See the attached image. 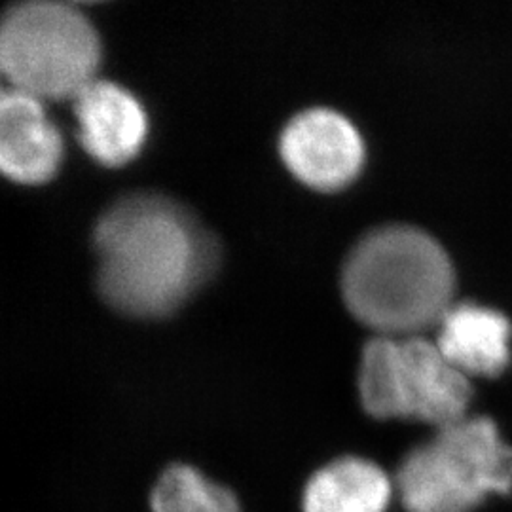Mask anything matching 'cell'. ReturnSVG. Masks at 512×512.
Instances as JSON below:
<instances>
[{
  "label": "cell",
  "mask_w": 512,
  "mask_h": 512,
  "mask_svg": "<svg viewBox=\"0 0 512 512\" xmlns=\"http://www.w3.org/2000/svg\"><path fill=\"white\" fill-rule=\"evenodd\" d=\"M97 283L112 308L133 317L177 310L211 274L215 245L183 205L135 194L110 205L95 228Z\"/></svg>",
  "instance_id": "cell-1"
},
{
  "label": "cell",
  "mask_w": 512,
  "mask_h": 512,
  "mask_svg": "<svg viewBox=\"0 0 512 512\" xmlns=\"http://www.w3.org/2000/svg\"><path fill=\"white\" fill-rule=\"evenodd\" d=\"M456 270L437 238L391 222L368 230L342 266L349 310L380 334H418L454 302Z\"/></svg>",
  "instance_id": "cell-2"
},
{
  "label": "cell",
  "mask_w": 512,
  "mask_h": 512,
  "mask_svg": "<svg viewBox=\"0 0 512 512\" xmlns=\"http://www.w3.org/2000/svg\"><path fill=\"white\" fill-rule=\"evenodd\" d=\"M397 490L406 512H475L512 492V448L488 416H465L403 459Z\"/></svg>",
  "instance_id": "cell-3"
},
{
  "label": "cell",
  "mask_w": 512,
  "mask_h": 512,
  "mask_svg": "<svg viewBox=\"0 0 512 512\" xmlns=\"http://www.w3.org/2000/svg\"><path fill=\"white\" fill-rule=\"evenodd\" d=\"M101 42L71 4L25 2L0 18V74L40 101H74L97 80Z\"/></svg>",
  "instance_id": "cell-4"
},
{
  "label": "cell",
  "mask_w": 512,
  "mask_h": 512,
  "mask_svg": "<svg viewBox=\"0 0 512 512\" xmlns=\"http://www.w3.org/2000/svg\"><path fill=\"white\" fill-rule=\"evenodd\" d=\"M473 387L435 340L421 334H378L366 340L359 397L370 416L414 418L437 427L467 416Z\"/></svg>",
  "instance_id": "cell-5"
},
{
  "label": "cell",
  "mask_w": 512,
  "mask_h": 512,
  "mask_svg": "<svg viewBox=\"0 0 512 512\" xmlns=\"http://www.w3.org/2000/svg\"><path fill=\"white\" fill-rule=\"evenodd\" d=\"M279 150L300 181L325 190L349 183L365 162L361 131L330 107H311L293 116L281 131Z\"/></svg>",
  "instance_id": "cell-6"
},
{
  "label": "cell",
  "mask_w": 512,
  "mask_h": 512,
  "mask_svg": "<svg viewBox=\"0 0 512 512\" xmlns=\"http://www.w3.org/2000/svg\"><path fill=\"white\" fill-rule=\"evenodd\" d=\"M63 160V141L44 101L0 88V173L10 181H50Z\"/></svg>",
  "instance_id": "cell-7"
},
{
  "label": "cell",
  "mask_w": 512,
  "mask_h": 512,
  "mask_svg": "<svg viewBox=\"0 0 512 512\" xmlns=\"http://www.w3.org/2000/svg\"><path fill=\"white\" fill-rule=\"evenodd\" d=\"M73 103L82 147L99 164H128L141 152L148 120L135 95L112 82L95 80Z\"/></svg>",
  "instance_id": "cell-8"
},
{
  "label": "cell",
  "mask_w": 512,
  "mask_h": 512,
  "mask_svg": "<svg viewBox=\"0 0 512 512\" xmlns=\"http://www.w3.org/2000/svg\"><path fill=\"white\" fill-rule=\"evenodd\" d=\"M437 346L467 376H495L511 361L512 325L503 311L463 300L439 319Z\"/></svg>",
  "instance_id": "cell-9"
},
{
  "label": "cell",
  "mask_w": 512,
  "mask_h": 512,
  "mask_svg": "<svg viewBox=\"0 0 512 512\" xmlns=\"http://www.w3.org/2000/svg\"><path fill=\"white\" fill-rule=\"evenodd\" d=\"M393 482L380 465L357 456L332 459L311 475L304 495V512H387Z\"/></svg>",
  "instance_id": "cell-10"
},
{
  "label": "cell",
  "mask_w": 512,
  "mask_h": 512,
  "mask_svg": "<svg viewBox=\"0 0 512 512\" xmlns=\"http://www.w3.org/2000/svg\"><path fill=\"white\" fill-rule=\"evenodd\" d=\"M152 512H241L236 495L188 465H173L158 478Z\"/></svg>",
  "instance_id": "cell-11"
},
{
  "label": "cell",
  "mask_w": 512,
  "mask_h": 512,
  "mask_svg": "<svg viewBox=\"0 0 512 512\" xmlns=\"http://www.w3.org/2000/svg\"><path fill=\"white\" fill-rule=\"evenodd\" d=\"M0 78H2V74H0Z\"/></svg>",
  "instance_id": "cell-12"
}]
</instances>
